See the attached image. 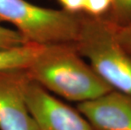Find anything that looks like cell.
I'll list each match as a JSON object with an SVG mask.
<instances>
[{
	"label": "cell",
	"mask_w": 131,
	"mask_h": 130,
	"mask_svg": "<svg viewBox=\"0 0 131 130\" xmlns=\"http://www.w3.org/2000/svg\"><path fill=\"white\" fill-rule=\"evenodd\" d=\"M113 6V0H85L84 10L91 17L99 18Z\"/></svg>",
	"instance_id": "9c48e42d"
},
{
	"label": "cell",
	"mask_w": 131,
	"mask_h": 130,
	"mask_svg": "<svg viewBox=\"0 0 131 130\" xmlns=\"http://www.w3.org/2000/svg\"><path fill=\"white\" fill-rule=\"evenodd\" d=\"M77 110L92 130H131V96L126 94L112 90L78 103Z\"/></svg>",
	"instance_id": "8992f818"
},
{
	"label": "cell",
	"mask_w": 131,
	"mask_h": 130,
	"mask_svg": "<svg viewBox=\"0 0 131 130\" xmlns=\"http://www.w3.org/2000/svg\"><path fill=\"white\" fill-rule=\"evenodd\" d=\"M0 22L13 25L28 42L44 46L74 44L80 26L76 15L26 0H0Z\"/></svg>",
	"instance_id": "3957f363"
},
{
	"label": "cell",
	"mask_w": 131,
	"mask_h": 130,
	"mask_svg": "<svg viewBox=\"0 0 131 130\" xmlns=\"http://www.w3.org/2000/svg\"><path fill=\"white\" fill-rule=\"evenodd\" d=\"M116 35L122 46L131 55V26L116 28Z\"/></svg>",
	"instance_id": "30bf717a"
},
{
	"label": "cell",
	"mask_w": 131,
	"mask_h": 130,
	"mask_svg": "<svg viewBox=\"0 0 131 130\" xmlns=\"http://www.w3.org/2000/svg\"><path fill=\"white\" fill-rule=\"evenodd\" d=\"M112 8L119 17H131V0H113Z\"/></svg>",
	"instance_id": "8fae6325"
},
{
	"label": "cell",
	"mask_w": 131,
	"mask_h": 130,
	"mask_svg": "<svg viewBox=\"0 0 131 130\" xmlns=\"http://www.w3.org/2000/svg\"><path fill=\"white\" fill-rule=\"evenodd\" d=\"M63 6V9L68 13L76 15L84 10L85 0H58Z\"/></svg>",
	"instance_id": "7c38bea8"
},
{
	"label": "cell",
	"mask_w": 131,
	"mask_h": 130,
	"mask_svg": "<svg viewBox=\"0 0 131 130\" xmlns=\"http://www.w3.org/2000/svg\"><path fill=\"white\" fill-rule=\"evenodd\" d=\"M26 68L0 70V130H39L26 103Z\"/></svg>",
	"instance_id": "277c9868"
},
{
	"label": "cell",
	"mask_w": 131,
	"mask_h": 130,
	"mask_svg": "<svg viewBox=\"0 0 131 130\" xmlns=\"http://www.w3.org/2000/svg\"><path fill=\"white\" fill-rule=\"evenodd\" d=\"M26 43L29 42L16 30L0 26V49L18 48Z\"/></svg>",
	"instance_id": "ba28073f"
},
{
	"label": "cell",
	"mask_w": 131,
	"mask_h": 130,
	"mask_svg": "<svg viewBox=\"0 0 131 130\" xmlns=\"http://www.w3.org/2000/svg\"><path fill=\"white\" fill-rule=\"evenodd\" d=\"M43 46L29 42L18 48L0 49V70L27 68Z\"/></svg>",
	"instance_id": "52a82bcc"
},
{
	"label": "cell",
	"mask_w": 131,
	"mask_h": 130,
	"mask_svg": "<svg viewBox=\"0 0 131 130\" xmlns=\"http://www.w3.org/2000/svg\"><path fill=\"white\" fill-rule=\"evenodd\" d=\"M74 45L113 90L131 96V55L118 41L113 25L100 17L80 20Z\"/></svg>",
	"instance_id": "7a4b0ae2"
},
{
	"label": "cell",
	"mask_w": 131,
	"mask_h": 130,
	"mask_svg": "<svg viewBox=\"0 0 131 130\" xmlns=\"http://www.w3.org/2000/svg\"><path fill=\"white\" fill-rule=\"evenodd\" d=\"M26 98L39 130H92L79 111L54 97L31 79L27 85Z\"/></svg>",
	"instance_id": "5b68a950"
},
{
	"label": "cell",
	"mask_w": 131,
	"mask_h": 130,
	"mask_svg": "<svg viewBox=\"0 0 131 130\" xmlns=\"http://www.w3.org/2000/svg\"><path fill=\"white\" fill-rule=\"evenodd\" d=\"M26 71L30 79L47 91L78 103L113 90L83 60L74 44L43 46Z\"/></svg>",
	"instance_id": "6da1fadb"
}]
</instances>
